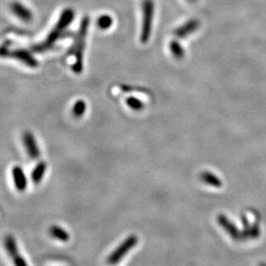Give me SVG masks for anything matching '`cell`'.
Here are the masks:
<instances>
[{"label":"cell","mask_w":266,"mask_h":266,"mask_svg":"<svg viewBox=\"0 0 266 266\" xmlns=\"http://www.w3.org/2000/svg\"><path fill=\"white\" fill-rule=\"evenodd\" d=\"M47 168V163L44 161H42L37 165V167H35V169L31 173V180L33 181V183H37V184L40 183L44 178V174L46 173Z\"/></svg>","instance_id":"obj_10"},{"label":"cell","mask_w":266,"mask_h":266,"mask_svg":"<svg viewBox=\"0 0 266 266\" xmlns=\"http://www.w3.org/2000/svg\"><path fill=\"white\" fill-rule=\"evenodd\" d=\"M0 57L13 58L31 68H36L38 66L37 60L30 53L24 50H8L5 48H0Z\"/></svg>","instance_id":"obj_5"},{"label":"cell","mask_w":266,"mask_h":266,"mask_svg":"<svg viewBox=\"0 0 266 266\" xmlns=\"http://www.w3.org/2000/svg\"><path fill=\"white\" fill-rule=\"evenodd\" d=\"M11 174H12L14 183H15V186L17 188V190L21 192L26 190L27 186H28V181H27L26 176H25L24 170L22 169V167H18V166L14 167L11 171Z\"/></svg>","instance_id":"obj_9"},{"label":"cell","mask_w":266,"mask_h":266,"mask_svg":"<svg viewBox=\"0 0 266 266\" xmlns=\"http://www.w3.org/2000/svg\"><path fill=\"white\" fill-rule=\"evenodd\" d=\"M142 13H143V21H142V28H141V34H140V42L142 44H146L147 41L149 40L150 35L152 31L153 18V0H143Z\"/></svg>","instance_id":"obj_3"},{"label":"cell","mask_w":266,"mask_h":266,"mask_svg":"<svg viewBox=\"0 0 266 266\" xmlns=\"http://www.w3.org/2000/svg\"><path fill=\"white\" fill-rule=\"evenodd\" d=\"M89 24H90V19L88 17H84L83 20L81 21L75 44L73 45V50H72V53H73V56L75 59L74 63L72 66V69L77 74H80L83 72L84 50L86 47V41H87Z\"/></svg>","instance_id":"obj_2"},{"label":"cell","mask_w":266,"mask_h":266,"mask_svg":"<svg viewBox=\"0 0 266 266\" xmlns=\"http://www.w3.org/2000/svg\"><path fill=\"white\" fill-rule=\"evenodd\" d=\"M73 17H74V11L72 9H66L64 10L60 15V19L57 22L55 26L53 27V30L50 31L47 38L43 43L35 46L33 47L34 51H36L37 53H43L49 49L50 47H53V44L59 40V38L64 33L65 30L73 22Z\"/></svg>","instance_id":"obj_1"},{"label":"cell","mask_w":266,"mask_h":266,"mask_svg":"<svg viewBox=\"0 0 266 266\" xmlns=\"http://www.w3.org/2000/svg\"><path fill=\"white\" fill-rule=\"evenodd\" d=\"M113 19L109 15H103L100 16L97 19V26L99 27L101 30H108L112 26Z\"/></svg>","instance_id":"obj_13"},{"label":"cell","mask_w":266,"mask_h":266,"mask_svg":"<svg viewBox=\"0 0 266 266\" xmlns=\"http://www.w3.org/2000/svg\"><path fill=\"white\" fill-rule=\"evenodd\" d=\"M10 10L12 13L24 23H30L33 19V13L31 10L20 2H13L10 4Z\"/></svg>","instance_id":"obj_7"},{"label":"cell","mask_w":266,"mask_h":266,"mask_svg":"<svg viewBox=\"0 0 266 266\" xmlns=\"http://www.w3.org/2000/svg\"><path fill=\"white\" fill-rule=\"evenodd\" d=\"M126 103L130 109H132L135 111H140L143 109L144 104L140 99L136 97H130L126 99Z\"/></svg>","instance_id":"obj_14"},{"label":"cell","mask_w":266,"mask_h":266,"mask_svg":"<svg viewBox=\"0 0 266 266\" xmlns=\"http://www.w3.org/2000/svg\"><path fill=\"white\" fill-rule=\"evenodd\" d=\"M4 247L6 249L7 253L10 255L11 260L13 261L15 266H26L28 265L25 260L19 253L17 242H16V240H15L13 236L8 235V236L5 237V239H4Z\"/></svg>","instance_id":"obj_6"},{"label":"cell","mask_w":266,"mask_h":266,"mask_svg":"<svg viewBox=\"0 0 266 266\" xmlns=\"http://www.w3.org/2000/svg\"><path fill=\"white\" fill-rule=\"evenodd\" d=\"M137 243H138V237L135 235H130L128 237L126 240L121 243L120 246L108 257L107 259L108 264L115 265L118 263L123 257L126 256L127 253H129L130 250L133 249Z\"/></svg>","instance_id":"obj_4"},{"label":"cell","mask_w":266,"mask_h":266,"mask_svg":"<svg viewBox=\"0 0 266 266\" xmlns=\"http://www.w3.org/2000/svg\"><path fill=\"white\" fill-rule=\"evenodd\" d=\"M24 144L26 151L29 153L30 158L33 160H37L40 156V150L37 143L36 138L33 133L30 132H25L24 134Z\"/></svg>","instance_id":"obj_8"},{"label":"cell","mask_w":266,"mask_h":266,"mask_svg":"<svg viewBox=\"0 0 266 266\" xmlns=\"http://www.w3.org/2000/svg\"><path fill=\"white\" fill-rule=\"evenodd\" d=\"M86 110H87V103H86V102L84 100H78L73 105V117H76V118H80V117H83Z\"/></svg>","instance_id":"obj_12"},{"label":"cell","mask_w":266,"mask_h":266,"mask_svg":"<svg viewBox=\"0 0 266 266\" xmlns=\"http://www.w3.org/2000/svg\"><path fill=\"white\" fill-rule=\"evenodd\" d=\"M49 233L53 238L56 240L67 242L70 240V234L66 230L59 226H52L50 227Z\"/></svg>","instance_id":"obj_11"}]
</instances>
